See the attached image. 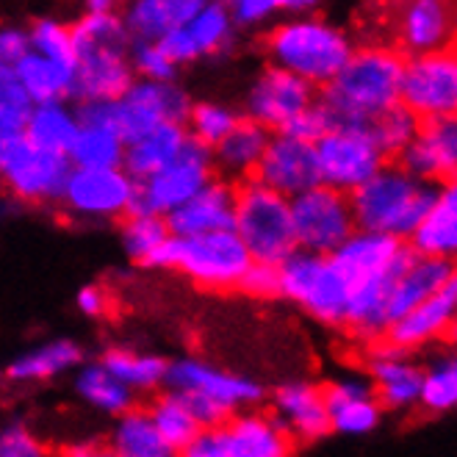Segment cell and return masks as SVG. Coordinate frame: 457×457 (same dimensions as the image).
Listing matches in <instances>:
<instances>
[{"mask_svg": "<svg viewBox=\"0 0 457 457\" xmlns=\"http://www.w3.org/2000/svg\"><path fill=\"white\" fill-rule=\"evenodd\" d=\"M278 286L283 300L303 308L319 325L341 328L349 283L330 258L294 250L278 263Z\"/></svg>", "mask_w": 457, "mask_h": 457, "instance_id": "8992f818", "label": "cell"}, {"mask_svg": "<svg viewBox=\"0 0 457 457\" xmlns=\"http://www.w3.org/2000/svg\"><path fill=\"white\" fill-rule=\"evenodd\" d=\"M12 72L31 105H50V103L72 100V70L53 64V62L37 56V53H29Z\"/></svg>", "mask_w": 457, "mask_h": 457, "instance_id": "e575fe53", "label": "cell"}, {"mask_svg": "<svg viewBox=\"0 0 457 457\" xmlns=\"http://www.w3.org/2000/svg\"><path fill=\"white\" fill-rule=\"evenodd\" d=\"M419 125L421 122L408 109L394 105L391 112L380 114L378 120H371L369 130H371L374 142H378L380 153L386 155V161H396L399 153L413 142V137L419 133Z\"/></svg>", "mask_w": 457, "mask_h": 457, "instance_id": "7dc6e473", "label": "cell"}, {"mask_svg": "<svg viewBox=\"0 0 457 457\" xmlns=\"http://www.w3.org/2000/svg\"><path fill=\"white\" fill-rule=\"evenodd\" d=\"M316 164L321 186L349 197L391 161H386L374 142L369 122H353L333 128L325 139L316 142Z\"/></svg>", "mask_w": 457, "mask_h": 457, "instance_id": "52a82bcc", "label": "cell"}, {"mask_svg": "<svg viewBox=\"0 0 457 457\" xmlns=\"http://www.w3.org/2000/svg\"><path fill=\"white\" fill-rule=\"evenodd\" d=\"M316 4L313 0H280V12L286 17H308V14H316Z\"/></svg>", "mask_w": 457, "mask_h": 457, "instance_id": "94428289", "label": "cell"}, {"mask_svg": "<svg viewBox=\"0 0 457 457\" xmlns=\"http://www.w3.org/2000/svg\"><path fill=\"white\" fill-rule=\"evenodd\" d=\"M253 258L233 230L195 238H175V266L195 286L208 291L238 288Z\"/></svg>", "mask_w": 457, "mask_h": 457, "instance_id": "30bf717a", "label": "cell"}, {"mask_svg": "<svg viewBox=\"0 0 457 457\" xmlns=\"http://www.w3.org/2000/svg\"><path fill=\"white\" fill-rule=\"evenodd\" d=\"M228 14L236 34L238 31H261L266 25H275L283 12L280 0H233L228 4Z\"/></svg>", "mask_w": 457, "mask_h": 457, "instance_id": "681fc988", "label": "cell"}, {"mask_svg": "<svg viewBox=\"0 0 457 457\" xmlns=\"http://www.w3.org/2000/svg\"><path fill=\"white\" fill-rule=\"evenodd\" d=\"M31 53L29 29L14 22L0 25V70H14Z\"/></svg>", "mask_w": 457, "mask_h": 457, "instance_id": "9f6ffc18", "label": "cell"}, {"mask_svg": "<svg viewBox=\"0 0 457 457\" xmlns=\"http://www.w3.org/2000/svg\"><path fill=\"white\" fill-rule=\"evenodd\" d=\"M70 37L78 56H89V53H130V37L125 31V22L120 12L109 14H80L70 25Z\"/></svg>", "mask_w": 457, "mask_h": 457, "instance_id": "8d00e7d4", "label": "cell"}, {"mask_svg": "<svg viewBox=\"0 0 457 457\" xmlns=\"http://www.w3.org/2000/svg\"><path fill=\"white\" fill-rule=\"evenodd\" d=\"M336 128L333 117L328 114V109L321 105L319 100L311 105V109H305L297 120H291L280 133H286V137L291 139H300V142H308V145H316L328 137V133Z\"/></svg>", "mask_w": 457, "mask_h": 457, "instance_id": "816d5d0a", "label": "cell"}, {"mask_svg": "<svg viewBox=\"0 0 457 457\" xmlns=\"http://www.w3.org/2000/svg\"><path fill=\"white\" fill-rule=\"evenodd\" d=\"M133 80L137 78H133L128 53H89V56H78L72 67V100L78 105L114 103L130 89Z\"/></svg>", "mask_w": 457, "mask_h": 457, "instance_id": "4316f807", "label": "cell"}, {"mask_svg": "<svg viewBox=\"0 0 457 457\" xmlns=\"http://www.w3.org/2000/svg\"><path fill=\"white\" fill-rule=\"evenodd\" d=\"M29 45L31 53L37 56L67 67H75V47H72V37H70V25L56 20V17H39L29 25Z\"/></svg>", "mask_w": 457, "mask_h": 457, "instance_id": "f6af8a7d", "label": "cell"}, {"mask_svg": "<svg viewBox=\"0 0 457 457\" xmlns=\"http://www.w3.org/2000/svg\"><path fill=\"white\" fill-rule=\"evenodd\" d=\"M454 319H457V280L444 286L436 297L416 305L405 316H399L386 330L383 344H388L402 355H413L429 344L444 341L454 330Z\"/></svg>", "mask_w": 457, "mask_h": 457, "instance_id": "d6986e66", "label": "cell"}, {"mask_svg": "<svg viewBox=\"0 0 457 457\" xmlns=\"http://www.w3.org/2000/svg\"><path fill=\"white\" fill-rule=\"evenodd\" d=\"M175 457H228L225 444H222V433L220 429H203V433Z\"/></svg>", "mask_w": 457, "mask_h": 457, "instance_id": "680465c9", "label": "cell"}, {"mask_svg": "<svg viewBox=\"0 0 457 457\" xmlns=\"http://www.w3.org/2000/svg\"><path fill=\"white\" fill-rule=\"evenodd\" d=\"M263 50L272 67L286 70L321 92L355 53V39L338 22L316 12L308 17L278 20L266 31Z\"/></svg>", "mask_w": 457, "mask_h": 457, "instance_id": "7a4b0ae2", "label": "cell"}, {"mask_svg": "<svg viewBox=\"0 0 457 457\" xmlns=\"http://www.w3.org/2000/svg\"><path fill=\"white\" fill-rule=\"evenodd\" d=\"M269 139H272V133H269L266 128L241 117L238 125L211 150L213 175L233 183V186L253 180L261 158L266 153Z\"/></svg>", "mask_w": 457, "mask_h": 457, "instance_id": "f1b7e54d", "label": "cell"}, {"mask_svg": "<svg viewBox=\"0 0 457 457\" xmlns=\"http://www.w3.org/2000/svg\"><path fill=\"white\" fill-rule=\"evenodd\" d=\"M0 457H56L25 421L0 427Z\"/></svg>", "mask_w": 457, "mask_h": 457, "instance_id": "f907efd6", "label": "cell"}, {"mask_svg": "<svg viewBox=\"0 0 457 457\" xmlns=\"http://www.w3.org/2000/svg\"><path fill=\"white\" fill-rule=\"evenodd\" d=\"M238 120H241V114L225 103L192 100V109H189V117H186L183 128H186V137L192 142L203 145L205 150H213L238 125Z\"/></svg>", "mask_w": 457, "mask_h": 457, "instance_id": "7bdbcfd3", "label": "cell"}, {"mask_svg": "<svg viewBox=\"0 0 457 457\" xmlns=\"http://www.w3.org/2000/svg\"><path fill=\"white\" fill-rule=\"evenodd\" d=\"M72 167L67 155L20 142L0 170V183L12 200L29 205H59Z\"/></svg>", "mask_w": 457, "mask_h": 457, "instance_id": "7c38bea8", "label": "cell"}, {"mask_svg": "<svg viewBox=\"0 0 457 457\" xmlns=\"http://www.w3.org/2000/svg\"><path fill=\"white\" fill-rule=\"evenodd\" d=\"M80 130L78 109L70 103H50V105H31L29 120H25V142L67 155L75 137Z\"/></svg>", "mask_w": 457, "mask_h": 457, "instance_id": "836d02e7", "label": "cell"}, {"mask_svg": "<svg viewBox=\"0 0 457 457\" xmlns=\"http://www.w3.org/2000/svg\"><path fill=\"white\" fill-rule=\"evenodd\" d=\"M454 278V261H441V258H413V263L402 272L388 291V321L405 316L416 305L427 303L429 297L449 286ZM388 325V328H391Z\"/></svg>", "mask_w": 457, "mask_h": 457, "instance_id": "f546056e", "label": "cell"}, {"mask_svg": "<svg viewBox=\"0 0 457 457\" xmlns=\"http://www.w3.org/2000/svg\"><path fill=\"white\" fill-rule=\"evenodd\" d=\"M147 416L155 427L161 444H164V449L170 454H180L203 433V429L197 427V421L192 419V413L186 411L183 399L175 391L155 396L153 405L147 408Z\"/></svg>", "mask_w": 457, "mask_h": 457, "instance_id": "ab89813d", "label": "cell"}, {"mask_svg": "<svg viewBox=\"0 0 457 457\" xmlns=\"http://www.w3.org/2000/svg\"><path fill=\"white\" fill-rule=\"evenodd\" d=\"M75 109L80 125L105 128L130 145L161 125H183L192 109V97L178 80L172 84L133 80L130 89L114 103H87Z\"/></svg>", "mask_w": 457, "mask_h": 457, "instance_id": "277c9868", "label": "cell"}, {"mask_svg": "<svg viewBox=\"0 0 457 457\" xmlns=\"http://www.w3.org/2000/svg\"><path fill=\"white\" fill-rule=\"evenodd\" d=\"M321 388H325L330 433L361 438L380 427L383 408H380V402L374 399L371 383L363 374H344V378Z\"/></svg>", "mask_w": 457, "mask_h": 457, "instance_id": "7402d4cb", "label": "cell"}, {"mask_svg": "<svg viewBox=\"0 0 457 457\" xmlns=\"http://www.w3.org/2000/svg\"><path fill=\"white\" fill-rule=\"evenodd\" d=\"M405 56L394 45L355 47L344 70L316 95L338 125L371 122L399 105V84Z\"/></svg>", "mask_w": 457, "mask_h": 457, "instance_id": "6da1fadb", "label": "cell"}, {"mask_svg": "<svg viewBox=\"0 0 457 457\" xmlns=\"http://www.w3.org/2000/svg\"><path fill=\"white\" fill-rule=\"evenodd\" d=\"M272 416L294 441H321L330 436L325 388L311 380H288L272 396Z\"/></svg>", "mask_w": 457, "mask_h": 457, "instance_id": "d4e9b609", "label": "cell"}, {"mask_svg": "<svg viewBox=\"0 0 457 457\" xmlns=\"http://www.w3.org/2000/svg\"><path fill=\"white\" fill-rule=\"evenodd\" d=\"M75 391L87 405H92L95 411H100L105 416H114V419L137 408V394H133L128 386H122L117 378H112L97 361L78 369Z\"/></svg>", "mask_w": 457, "mask_h": 457, "instance_id": "74e56055", "label": "cell"}, {"mask_svg": "<svg viewBox=\"0 0 457 457\" xmlns=\"http://www.w3.org/2000/svg\"><path fill=\"white\" fill-rule=\"evenodd\" d=\"M75 305L78 311L84 313V316H105L112 308V297H109V291L100 288V286H84L78 291V297H75Z\"/></svg>", "mask_w": 457, "mask_h": 457, "instance_id": "6f0895ef", "label": "cell"}, {"mask_svg": "<svg viewBox=\"0 0 457 457\" xmlns=\"http://www.w3.org/2000/svg\"><path fill=\"white\" fill-rule=\"evenodd\" d=\"M413 258L416 255L411 253L405 241H396L380 233H366V230H355L330 255V261L338 266V272L346 278V283L394 272V269H408Z\"/></svg>", "mask_w": 457, "mask_h": 457, "instance_id": "44dd1931", "label": "cell"}, {"mask_svg": "<svg viewBox=\"0 0 457 457\" xmlns=\"http://www.w3.org/2000/svg\"><path fill=\"white\" fill-rule=\"evenodd\" d=\"M394 164L408 172L411 178L429 183V186H446L454 183L457 175V120H429L419 125L413 142L399 153Z\"/></svg>", "mask_w": 457, "mask_h": 457, "instance_id": "e0dca14e", "label": "cell"}, {"mask_svg": "<svg viewBox=\"0 0 457 457\" xmlns=\"http://www.w3.org/2000/svg\"><path fill=\"white\" fill-rule=\"evenodd\" d=\"M213 178L217 175H213L211 150L189 139L170 167L137 183L128 217H170L175 208L192 200Z\"/></svg>", "mask_w": 457, "mask_h": 457, "instance_id": "ba28073f", "label": "cell"}, {"mask_svg": "<svg viewBox=\"0 0 457 457\" xmlns=\"http://www.w3.org/2000/svg\"><path fill=\"white\" fill-rule=\"evenodd\" d=\"M128 62L137 80H153V84H172L178 78V67L164 56V50L150 42H133Z\"/></svg>", "mask_w": 457, "mask_h": 457, "instance_id": "c3c4849f", "label": "cell"}, {"mask_svg": "<svg viewBox=\"0 0 457 457\" xmlns=\"http://www.w3.org/2000/svg\"><path fill=\"white\" fill-rule=\"evenodd\" d=\"M288 205H291L294 241H297V250L303 253L330 258L355 233L349 197L333 192L330 186L319 183L311 192L288 200Z\"/></svg>", "mask_w": 457, "mask_h": 457, "instance_id": "9c48e42d", "label": "cell"}, {"mask_svg": "<svg viewBox=\"0 0 457 457\" xmlns=\"http://www.w3.org/2000/svg\"><path fill=\"white\" fill-rule=\"evenodd\" d=\"M105 371L117 378L122 386H128L133 394L137 391H158L167 386V369L170 363L158 355H142L125 346H109L97 361Z\"/></svg>", "mask_w": 457, "mask_h": 457, "instance_id": "d590c367", "label": "cell"}, {"mask_svg": "<svg viewBox=\"0 0 457 457\" xmlns=\"http://www.w3.org/2000/svg\"><path fill=\"white\" fill-rule=\"evenodd\" d=\"M366 380L371 383L374 399L383 411H411L421 396V363L411 355H402L388 344L369 346Z\"/></svg>", "mask_w": 457, "mask_h": 457, "instance_id": "ffe728a7", "label": "cell"}, {"mask_svg": "<svg viewBox=\"0 0 457 457\" xmlns=\"http://www.w3.org/2000/svg\"><path fill=\"white\" fill-rule=\"evenodd\" d=\"M399 105L419 122L449 120L457 112V56L454 50L413 56L402 64Z\"/></svg>", "mask_w": 457, "mask_h": 457, "instance_id": "8fae6325", "label": "cell"}, {"mask_svg": "<svg viewBox=\"0 0 457 457\" xmlns=\"http://www.w3.org/2000/svg\"><path fill=\"white\" fill-rule=\"evenodd\" d=\"M203 6V0H133L122 9V22L130 42L155 45L172 29H183Z\"/></svg>", "mask_w": 457, "mask_h": 457, "instance_id": "4dcf8cb0", "label": "cell"}, {"mask_svg": "<svg viewBox=\"0 0 457 457\" xmlns=\"http://www.w3.org/2000/svg\"><path fill=\"white\" fill-rule=\"evenodd\" d=\"M31 109H17V105L0 103V170H4L12 150L25 139V120Z\"/></svg>", "mask_w": 457, "mask_h": 457, "instance_id": "db71d44e", "label": "cell"}, {"mask_svg": "<svg viewBox=\"0 0 457 457\" xmlns=\"http://www.w3.org/2000/svg\"><path fill=\"white\" fill-rule=\"evenodd\" d=\"M233 233L255 263L278 266L297 250L288 200L255 180L236 186Z\"/></svg>", "mask_w": 457, "mask_h": 457, "instance_id": "5b68a950", "label": "cell"}, {"mask_svg": "<svg viewBox=\"0 0 457 457\" xmlns=\"http://www.w3.org/2000/svg\"><path fill=\"white\" fill-rule=\"evenodd\" d=\"M122 155L125 142L117 133L95 125H80L67 161L72 170H122Z\"/></svg>", "mask_w": 457, "mask_h": 457, "instance_id": "60d3db41", "label": "cell"}, {"mask_svg": "<svg viewBox=\"0 0 457 457\" xmlns=\"http://www.w3.org/2000/svg\"><path fill=\"white\" fill-rule=\"evenodd\" d=\"M59 457H114L112 449L100 441H75L59 452Z\"/></svg>", "mask_w": 457, "mask_h": 457, "instance_id": "91938a15", "label": "cell"}, {"mask_svg": "<svg viewBox=\"0 0 457 457\" xmlns=\"http://www.w3.org/2000/svg\"><path fill=\"white\" fill-rule=\"evenodd\" d=\"M416 258H441L454 261L457 253V186H438L433 205L427 208L424 220L416 225L405 241Z\"/></svg>", "mask_w": 457, "mask_h": 457, "instance_id": "83f0119b", "label": "cell"}, {"mask_svg": "<svg viewBox=\"0 0 457 457\" xmlns=\"http://www.w3.org/2000/svg\"><path fill=\"white\" fill-rule=\"evenodd\" d=\"M120 238L125 255L133 263L145 266L153 258V253L170 238V228L164 217H125Z\"/></svg>", "mask_w": 457, "mask_h": 457, "instance_id": "bcb514c9", "label": "cell"}, {"mask_svg": "<svg viewBox=\"0 0 457 457\" xmlns=\"http://www.w3.org/2000/svg\"><path fill=\"white\" fill-rule=\"evenodd\" d=\"M80 363H84V349L72 338H56L14 358L6 369V378L12 383H47L62 378L70 369H78Z\"/></svg>", "mask_w": 457, "mask_h": 457, "instance_id": "d6a6232c", "label": "cell"}, {"mask_svg": "<svg viewBox=\"0 0 457 457\" xmlns=\"http://www.w3.org/2000/svg\"><path fill=\"white\" fill-rule=\"evenodd\" d=\"M186 34H189L197 56H220L228 53L236 42V29L228 14V4H217V0H203L200 12L183 25Z\"/></svg>", "mask_w": 457, "mask_h": 457, "instance_id": "b9f144b4", "label": "cell"}, {"mask_svg": "<svg viewBox=\"0 0 457 457\" xmlns=\"http://www.w3.org/2000/svg\"><path fill=\"white\" fill-rule=\"evenodd\" d=\"M167 457H175V454H167Z\"/></svg>", "mask_w": 457, "mask_h": 457, "instance_id": "be15d7a7", "label": "cell"}, {"mask_svg": "<svg viewBox=\"0 0 457 457\" xmlns=\"http://www.w3.org/2000/svg\"><path fill=\"white\" fill-rule=\"evenodd\" d=\"M233 208H236V186L222 178H213L192 200H186L164 220L172 238H195V236L233 230Z\"/></svg>", "mask_w": 457, "mask_h": 457, "instance_id": "cb8c5ba5", "label": "cell"}, {"mask_svg": "<svg viewBox=\"0 0 457 457\" xmlns=\"http://www.w3.org/2000/svg\"><path fill=\"white\" fill-rule=\"evenodd\" d=\"M253 180L286 200L311 192L313 186L321 183L316 164V145L291 139L286 133H272Z\"/></svg>", "mask_w": 457, "mask_h": 457, "instance_id": "2e32d148", "label": "cell"}, {"mask_svg": "<svg viewBox=\"0 0 457 457\" xmlns=\"http://www.w3.org/2000/svg\"><path fill=\"white\" fill-rule=\"evenodd\" d=\"M436 195V186L411 178L391 161L361 189L349 195L355 230L408 241L416 225L424 220L427 208L433 205Z\"/></svg>", "mask_w": 457, "mask_h": 457, "instance_id": "3957f363", "label": "cell"}, {"mask_svg": "<svg viewBox=\"0 0 457 457\" xmlns=\"http://www.w3.org/2000/svg\"><path fill=\"white\" fill-rule=\"evenodd\" d=\"M167 386L175 394H183V391L203 394L213 402H220V405H225L233 413L250 411L258 402L266 399V388L261 383L241 378V374H233V371H225V369H217L197 358H180L170 363Z\"/></svg>", "mask_w": 457, "mask_h": 457, "instance_id": "9a60e30c", "label": "cell"}, {"mask_svg": "<svg viewBox=\"0 0 457 457\" xmlns=\"http://www.w3.org/2000/svg\"><path fill=\"white\" fill-rule=\"evenodd\" d=\"M105 446L112 449L114 457H167L170 454L164 444H161L145 408H133L117 416Z\"/></svg>", "mask_w": 457, "mask_h": 457, "instance_id": "f35d334b", "label": "cell"}, {"mask_svg": "<svg viewBox=\"0 0 457 457\" xmlns=\"http://www.w3.org/2000/svg\"><path fill=\"white\" fill-rule=\"evenodd\" d=\"M109 12H117L112 0H89L87 4V14H109Z\"/></svg>", "mask_w": 457, "mask_h": 457, "instance_id": "6125c7cd", "label": "cell"}, {"mask_svg": "<svg viewBox=\"0 0 457 457\" xmlns=\"http://www.w3.org/2000/svg\"><path fill=\"white\" fill-rule=\"evenodd\" d=\"M183 399L186 411L192 413V419L197 421L200 429H222L228 424V419L233 416V411H228L220 402H213L203 394H195V391H183L178 394Z\"/></svg>", "mask_w": 457, "mask_h": 457, "instance_id": "f5cc1de1", "label": "cell"}, {"mask_svg": "<svg viewBox=\"0 0 457 457\" xmlns=\"http://www.w3.org/2000/svg\"><path fill=\"white\" fill-rule=\"evenodd\" d=\"M316 89L305 80L288 75L280 67L266 64L247 89L245 120L266 128L269 133H280L291 120H297L305 109L316 103Z\"/></svg>", "mask_w": 457, "mask_h": 457, "instance_id": "5bb4252c", "label": "cell"}, {"mask_svg": "<svg viewBox=\"0 0 457 457\" xmlns=\"http://www.w3.org/2000/svg\"><path fill=\"white\" fill-rule=\"evenodd\" d=\"M186 142H189V137H186L183 125H161V128L150 130L147 137L125 145L122 172L133 183H142V180L153 178L155 172H161L164 167H170L172 161L183 153Z\"/></svg>", "mask_w": 457, "mask_h": 457, "instance_id": "1f68e13d", "label": "cell"}, {"mask_svg": "<svg viewBox=\"0 0 457 457\" xmlns=\"http://www.w3.org/2000/svg\"><path fill=\"white\" fill-rule=\"evenodd\" d=\"M228 457H291L294 441L272 411H241L220 429Z\"/></svg>", "mask_w": 457, "mask_h": 457, "instance_id": "484cf974", "label": "cell"}, {"mask_svg": "<svg viewBox=\"0 0 457 457\" xmlns=\"http://www.w3.org/2000/svg\"><path fill=\"white\" fill-rule=\"evenodd\" d=\"M238 291H245L247 297L255 300H272L280 297V286H278V266H269V263H250V269L245 272L238 283Z\"/></svg>", "mask_w": 457, "mask_h": 457, "instance_id": "11a10c76", "label": "cell"}, {"mask_svg": "<svg viewBox=\"0 0 457 457\" xmlns=\"http://www.w3.org/2000/svg\"><path fill=\"white\" fill-rule=\"evenodd\" d=\"M133 189L122 170H72L59 205L84 222H117L130 213Z\"/></svg>", "mask_w": 457, "mask_h": 457, "instance_id": "4fadbf2b", "label": "cell"}, {"mask_svg": "<svg viewBox=\"0 0 457 457\" xmlns=\"http://www.w3.org/2000/svg\"><path fill=\"white\" fill-rule=\"evenodd\" d=\"M396 50L405 59L452 50L454 45V6L444 0H411L396 12Z\"/></svg>", "mask_w": 457, "mask_h": 457, "instance_id": "ac0fdd59", "label": "cell"}, {"mask_svg": "<svg viewBox=\"0 0 457 457\" xmlns=\"http://www.w3.org/2000/svg\"><path fill=\"white\" fill-rule=\"evenodd\" d=\"M419 405L427 413H449L457 405V361L452 353H438L421 366V396Z\"/></svg>", "mask_w": 457, "mask_h": 457, "instance_id": "ee69618b", "label": "cell"}, {"mask_svg": "<svg viewBox=\"0 0 457 457\" xmlns=\"http://www.w3.org/2000/svg\"><path fill=\"white\" fill-rule=\"evenodd\" d=\"M405 272V269H394V272H383L366 280L349 283V297H346V311L341 328L355 341L366 346H378L386 338L388 330V291L391 283Z\"/></svg>", "mask_w": 457, "mask_h": 457, "instance_id": "603a6c76", "label": "cell"}]
</instances>
